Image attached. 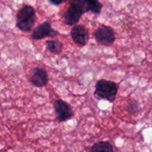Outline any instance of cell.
<instances>
[{
	"instance_id": "7a4b0ae2",
	"label": "cell",
	"mask_w": 152,
	"mask_h": 152,
	"mask_svg": "<svg viewBox=\"0 0 152 152\" xmlns=\"http://www.w3.org/2000/svg\"><path fill=\"white\" fill-rule=\"evenodd\" d=\"M117 93L118 86L114 81L101 79L96 82L94 95L99 99L113 102L116 99Z\"/></svg>"
},
{
	"instance_id": "277c9868",
	"label": "cell",
	"mask_w": 152,
	"mask_h": 152,
	"mask_svg": "<svg viewBox=\"0 0 152 152\" xmlns=\"http://www.w3.org/2000/svg\"><path fill=\"white\" fill-rule=\"evenodd\" d=\"M84 14V10L81 5L72 1L64 15V23L69 26L77 25Z\"/></svg>"
},
{
	"instance_id": "ba28073f",
	"label": "cell",
	"mask_w": 152,
	"mask_h": 152,
	"mask_svg": "<svg viewBox=\"0 0 152 152\" xmlns=\"http://www.w3.org/2000/svg\"><path fill=\"white\" fill-rule=\"evenodd\" d=\"M29 81L34 87H43L48 84L49 76L44 69L41 67H35L32 69Z\"/></svg>"
},
{
	"instance_id": "6da1fadb",
	"label": "cell",
	"mask_w": 152,
	"mask_h": 152,
	"mask_svg": "<svg viewBox=\"0 0 152 152\" xmlns=\"http://www.w3.org/2000/svg\"><path fill=\"white\" fill-rule=\"evenodd\" d=\"M17 28L23 32H28L33 28L36 23V14L33 7L30 5H23L17 11Z\"/></svg>"
},
{
	"instance_id": "9c48e42d",
	"label": "cell",
	"mask_w": 152,
	"mask_h": 152,
	"mask_svg": "<svg viewBox=\"0 0 152 152\" xmlns=\"http://www.w3.org/2000/svg\"><path fill=\"white\" fill-rule=\"evenodd\" d=\"M81 6L84 13L92 12L94 14H99L102 8V5L98 0H72Z\"/></svg>"
},
{
	"instance_id": "8992f818",
	"label": "cell",
	"mask_w": 152,
	"mask_h": 152,
	"mask_svg": "<svg viewBox=\"0 0 152 152\" xmlns=\"http://www.w3.org/2000/svg\"><path fill=\"white\" fill-rule=\"evenodd\" d=\"M58 34V32L52 28L49 22H44L34 29L31 37L34 40H39L46 37H55Z\"/></svg>"
},
{
	"instance_id": "4fadbf2b",
	"label": "cell",
	"mask_w": 152,
	"mask_h": 152,
	"mask_svg": "<svg viewBox=\"0 0 152 152\" xmlns=\"http://www.w3.org/2000/svg\"><path fill=\"white\" fill-rule=\"evenodd\" d=\"M67 0H49V2L54 5H60L66 2Z\"/></svg>"
},
{
	"instance_id": "3957f363",
	"label": "cell",
	"mask_w": 152,
	"mask_h": 152,
	"mask_svg": "<svg viewBox=\"0 0 152 152\" xmlns=\"http://www.w3.org/2000/svg\"><path fill=\"white\" fill-rule=\"evenodd\" d=\"M96 40L104 46H110L116 40L114 31L110 26H101L93 33Z\"/></svg>"
},
{
	"instance_id": "8fae6325",
	"label": "cell",
	"mask_w": 152,
	"mask_h": 152,
	"mask_svg": "<svg viewBox=\"0 0 152 152\" xmlns=\"http://www.w3.org/2000/svg\"><path fill=\"white\" fill-rule=\"evenodd\" d=\"M91 152H113V148L109 142L100 141L93 145Z\"/></svg>"
},
{
	"instance_id": "52a82bcc",
	"label": "cell",
	"mask_w": 152,
	"mask_h": 152,
	"mask_svg": "<svg viewBox=\"0 0 152 152\" xmlns=\"http://www.w3.org/2000/svg\"><path fill=\"white\" fill-rule=\"evenodd\" d=\"M72 39L78 46H84L89 41V32L85 26L75 25L70 31Z\"/></svg>"
},
{
	"instance_id": "7c38bea8",
	"label": "cell",
	"mask_w": 152,
	"mask_h": 152,
	"mask_svg": "<svg viewBox=\"0 0 152 152\" xmlns=\"http://www.w3.org/2000/svg\"><path fill=\"white\" fill-rule=\"evenodd\" d=\"M127 110L131 115H134L140 110V104L137 101H132L127 106Z\"/></svg>"
},
{
	"instance_id": "30bf717a",
	"label": "cell",
	"mask_w": 152,
	"mask_h": 152,
	"mask_svg": "<svg viewBox=\"0 0 152 152\" xmlns=\"http://www.w3.org/2000/svg\"><path fill=\"white\" fill-rule=\"evenodd\" d=\"M46 45L48 50L51 53L55 54V55H59V54H61L63 49H64L63 43L60 40H55V39L46 40Z\"/></svg>"
},
{
	"instance_id": "5b68a950",
	"label": "cell",
	"mask_w": 152,
	"mask_h": 152,
	"mask_svg": "<svg viewBox=\"0 0 152 152\" xmlns=\"http://www.w3.org/2000/svg\"><path fill=\"white\" fill-rule=\"evenodd\" d=\"M54 109L58 122H64L72 118L73 110L72 107L62 99H56L54 102Z\"/></svg>"
}]
</instances>
